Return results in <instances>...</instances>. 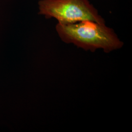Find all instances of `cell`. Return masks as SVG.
<instances>
[{
  "mask_svg": "<svg viewBox=\"0 0 132 132\" xmlns=\"http://www.w3.org/2000/svg\"><path fill=\"white\" fill-rule=\"evenodd\" d=\"M56 30L64 42L72 44L86 51L102 49L111 52L122 47L123 43L112 28L105 24L84 20L73 24L58 23Z\"/></svg>",
  "mask_w": 132,
  "mask_h": 132,
  "instance_id": "obj_1",
  "label": "cell"
},
{
  "mask_svg": "<svg viewBox=\"0 0 132 132\" xmlns=\"http://www.w3.org/2000/svg\"><path fill=\"white\" fill-rule=\"evenodd\" d=\"M38 14L47 19L54 18L62 24L90 20L99 24L105 21L89 0H40Z\"/></svg>",
  "mask_w": 132,
  "mask_h": 132,
  "instance_id": "obj_2",
  "label": "cell"
}]
</instances>
